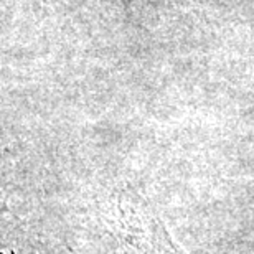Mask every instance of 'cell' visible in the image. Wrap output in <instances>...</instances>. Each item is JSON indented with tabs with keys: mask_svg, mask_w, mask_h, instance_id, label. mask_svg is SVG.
<instances>
[{
	"mask_svg": "<svg viewBox=\"0 0 254 254\" xmlns=\"http://www.w3.org/2000/svg\"><path fill=\"white\" fill-rule=\"evenodd\" d=\"M126 243L132 254H189L177 245L162 221L144 205L129 210Z\"/></svg>",
	"mask_w": 254,
	"mask_h": 254,
	"instance_id": "1",
	"label": "cell"
}]
</instances>
